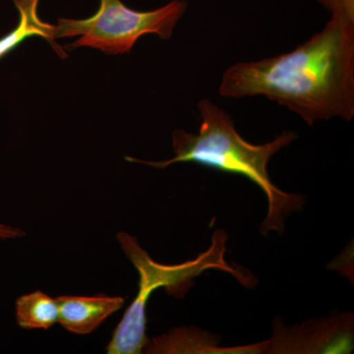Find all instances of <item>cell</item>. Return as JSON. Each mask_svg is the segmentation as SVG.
<instances>
[{
    "mask_svg": "<svg viewBox=\"0 0 354 354\" xmlns=\"http://www.w3.org/2000/svg\"><path fill=\"white\" fill-rule=\"evenodd\" d=\"M116 237L138 272L139 290L106 346L109 354H139L144 351L149 342L146 335L147 304L153 291L158 288H165L169 293L178 297L189 288L193 279L209 269L230 272L246 288L255 285L252 277L234 269L225 260L227 236L223 230H216L208 250L195 259L177 265L156 262L142 249L137 239L127 232H120Z\"/></svg>",
    "mask_w": 354,
    "mask_h": 354,
    "instance_id": "cell-3",
    "label": "cell"
},
{
    "mask_svg": "<svg viewBox=\"0 0 354 354\" xmlns=\"http://www.w3.org/2000/svg\"><path fill=\"white\" fill-rule=\"evenodd\" d=\"M332 12L320 32L290 53L232 65L218 93L264 95L307 123L354 115V0H318Z\"/></svg>",
    "mask_w": 354,
    "mask_h": 354,
    "instance_id": "cell-1",
    "label": "cell"
},
{
    "mask_svg": "<svg viewBox=\"0 0 354 354\" xmlns=\"http://www.w3.org/2000/svg\"><path fill=\"white\" fill-rule=\"evenodd\" d=\"M25 232L19 228L13 227H8L6 225H0V239H15V237L21 236L24 235Z\"/></svg>",
    "mask_w": 354,
    "mask_h": 354,
    "instance_id": "cell-8",
    "label": "cell"
},
{
    "mask_svg": "<svg viewBox=\"0 0 354 354\" xmlns=\"http://www.w3.org/2000/svg\"><path fill=\"white\" fill-rule=\"evenodd\" d=\"M57 299L43 291L22 295L16 301V319L23 329L48 330L58 322Z\"/></svg>",
    "mask_w": 354,
    "mask_h": 354,
    "instance_id": "cell-7",
    "label": "cell"
},
{
    "mask_svg": "<svg viewBox=\"0 0 354 354\" xmlns=\"http://www.w3.org/2000/svg\"><path fill=\"white\" fill-rule=\"evenodd\" d=\"M59 316L58 322L70 333L88 335L94 332L111 314L124 304V298L109 297H68L57 298Z\"/></svg>",
    "mask_w": 354,
    "mask_h": 354,
    "instance_id": "cell-5",
    "label": "cell"
},
{
    "mask_svg": "<svg viewBox=\"0 0 354 354\" xmlns=\"http://www.w3.org/2000/svg\"><path fill=\"white\" fill-rule=\"evenodd\" d=\"M18 12L19 21L12 31L0 38V60L15 50L26 39L39 37L50 44L53 50L62 58L68 57L66 51L55 39V26L48 24L39 18V0H12Z\"/></svg>",
    "mask_w": 354,
    "mask_h": 354,
    "instance_id": "cell-6",
    "label": "cell"
},
{
    "mask_svg": "<svg viewBox=\"0 0 354 354\" xmlns=\"http://www.w3.org/2000/svg\"><path fill=\"white\" fill-rule=\"evenodd\" d=\"M187 8L184 0H172L151 11L129 8L121 0H101L99 10L86 19L59 18L55 26V39L80 37L65 50L83 46L95 48L109 55L130 53L141 37L157 35L171 38L179 19Z\"/></svg>",
    "mask_w": 354,
    "mask_h": 354,
    "instance_id": "cell-4",
    "label": "cell"
},
{
    "mask_svg": "<svg viewBox=\"0 0 354 354\" xmlns=\"http://www.w3.org/2000/svg\"><path fill=\"white\" fill-rule=\"evenodd\" d=\"M198 109L201 120L198 134L183 129L172 132L174 158L162 162H148L131 157H125V160L158 169L178 162H193L246 177L259 186L269 202L267 218L261 227L263 234H267L271 230L281 234L286 216L301 209L304 196L277 188L270 179L267 167L272 156L292 143L297 135L286 131L264 145H253L242 138L235 129L234 120L220 106L204 99L198 104Z\"/></svg>",
    "mask_w": 354,
    "mask_h": 354,
    "instance_id": "cell-2",
    "label": "cell"
}]
</instances>
